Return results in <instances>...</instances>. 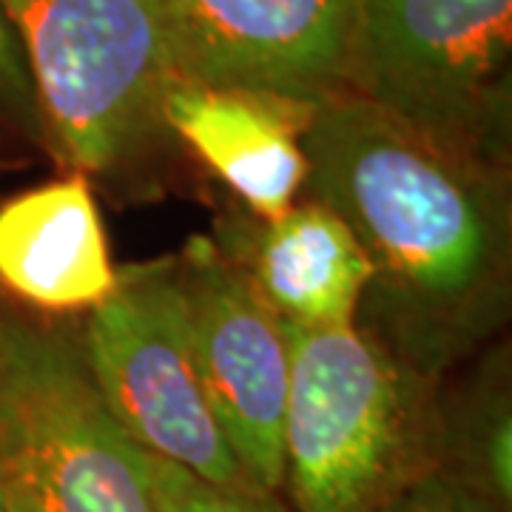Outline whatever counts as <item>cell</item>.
Returning a JSON list of instances; mask_svg holds the SVG:
<instances>
[{"mask_svg": "<svg viewBox=\"0 0 512 512\" xmlns=\"http://www.w3.org/2000/svg\"><path fill=\"white\" fill-rule=\"evenodd\" d=\"M305 188L336 211L370 262L356 325L424 382L501 339L512 311L507 171L424 140L342 92L302 134Z\"/></svg>", "mask_w": 512, "mask_h": 512, "instance_id": "cell-1", "label": "cell"}, {"mask_svg": "<svg viewBox=\"0 0 512 512\" xmlns=\"http://www.w3.org/2000/svg\"><path fill=\"white\" fill-rule=\"evenodd\" d=\"M0 9L60 171L123 205L160 200L185 154L165 126L177 74L157 0H0Z\"/></svg>", "mask_w": 512, "mask_h": 512, "instance_id": "cell-2", "label": "cell"}, {"mask_svg": "<svg viewBox=\"0 0 512 512\" xmlns=\"http://www.w3.org/2000/svg\"><path fill=\"white\" fill-rule=\"evenodd\" d=\"M282 490L293 512H379L436 470V390L359 325H288Z\"/></svg>", "mask_w": 512, "mask_h": 512, "instance_id": "cell-3", "label": "cell"}, {"mask_svg": "<svg viewBox=\"0 0 512 512\" xmlns=\"http://www.w3.org/2000/svg\"><path fill=\"white\" fill-rule=\"evenodd\" d=\"M3 512H165L154 458L120 427L69 316L18 313L0 367Z\"/></svg>", "mask_w": 512, "mask_h": 512, "instance_id": "cell-4", "label": "cell"}, {"mask_svg": "<svg viewBox=\"0 0 512 512\" xmlns=\"http://www.w3.org/2000/svg\"><path fill=\"white\" fill-rule=\"evenodd\" d=\"M348 92L512 174V0H356Z\"/></svg>", "mask_w": 512, "mask_h": 512, "instance_id": "cell-5", "label": "cell"}, {"mask_svg": "<svg viewBox=\"0 0 512 512\" xmlns=\"http://www.w3.org/2000/svg\"><path fill=\"white\" fill-rule=\"evenodd\" d=\"M77 330L103 402L148 456L222 490H262L202 387L174 254L123 268L109 299Z\"/></svg>", "mask_w": 512, "mask_h": 512, "instance_id": "cell-6", "label": "cell"}, {"mask_svg": "<svg viewBox=\"0 0 512 512\" xmlns=\"http://www.w3.org/2000/svg\"><path fill=\"white\" fill-rule=\"evenodd\" d=\"M174 262L194 365L211 407L256 487L279 495L288 328L214 237H191Z\"/></svg>", "mask_w": 512, "mask_h": 512, "instance_id": "cell-7", "label": "cell"}, {"mask_svg": "<svg viewBox=\"0 0 512 512\" xmlns=\"http://www.w3.org/2000/svg\"><path fill=\"white\" fill-rule=\"evenodd\" d=\"M177 83L322 103L348 92L356 0H157Z\"/></svg>", "mask_w": 512, "mask_h": 512, "instance_id": "cell-8", "label": "cell"}, {"mask_svg": "<svg viewBox=\"0 0 512 512\" xmlns=\"http://www.w3.org/2000/svg\"><path fill=\"white\" fill-rule=\"evenodd\" d=\"M313 109L279 94L174 83L163 114L185 157L208 168L248 214L276 220L302 197V134Z\"/></svg>", "mask_w": 512, "mask_h": 512, "instance_id": "cell-9", "label": "cell"}, {"mask_svg": "<svg viewBox=\"0 0 512 512\" xmlns=\"http://www.w3.org/2000/svg\"><path fill=\"white\" fill-rule=\"evenodd\" d=\"M214 239L288 325H356L370 262L345 220L325 202L299 197L276 220L231 205Z\"/></svg>", "mask_w": 512, "mask_h": 512, "instance_id": "cell-10", "label": "cell"}, {"mask_svg": "<svg viewBox=\"0 0 512 512\" xmlns=\"http://www.w3.org/2000/svg\"><path fill=\"white\" fill-rule=\"evenodd\" d=\"M97 191L77 174L0 202V291L46 316L94 311L117 288Z\"/></svg>", "mask_w": 512, "mask_h": 512, "instance_id": "cell-11", "label": "cell"}, {"mask_svg": "<svg viewBox=\"0 0 512 512\" xmlns=\"http://www.w3.org/2000/svg\"><path fill=\"white\" fill-rule=\"evenodd\" d=\"M436 470L493 512H512V356L493 342L436 390Z\"/></svg>", "mask_w": 512, "mask_h": 512, "instance_id": "cell-12", "label": "cell"}, {"mask_svg": "<svg viewBox=\"0 0 512 512\" xmlns=\"http://www.w3.org/2000/svg\"><path fill=\"white\" fill-rule=\"evenodd\" d=\"M165 512H293L282 495L265 490H222L180 467L154 458Z\"/></svg>", "mask_w": 512, "mask_h": 512, "instance_id": "cell-13", "label": "cell"}, {"mask_svg": "<svg viewBox=\"0 0 512 512\" xmlns=\"http://www.w3.org/2000/svg\"><path fill=\"white\" fill-rule=\"evenodd\" d=\"M0 123L26 146L37 148L49 157L32 74L26 66L23 46L3 9H0Z\"/></svg>", "mask_w": 512, "mask_h": 512, "instance_id": "cell-14", "label": "cell"}, {"mask_svg": "<svg viewBox=\"0 0 512 512\" xmlns=\"http://www.w3.org/2000/svg\"><path fill=\"white\" fill-rule=\"evenodd\" d=\"M379 512H493L476 495L467 493L439 470L424 473Z\"/></svg>", "mask_w": 512, "mask_h": 512, "instance_id": "cell-15", "label": "cell"}, {"mask_svg": "<svg viewBox=\"0 0 512 512\" xmlns=\"http://www.w3.org/2000/svg\"><path fill=\"white\" fill-rule=\"evenodd\" d=\"M18 308L12 305V299L0 291V367L6 359V348H9V336H12V325L18 319Z\"/></svg>", "mask_w": 512, "mask_h": 512, "instance_id": "cell-16", "label": "cell"}, {"mask_svg": "<svg viewBox=\"0 0 512 512\" xmlns=\"http://www.w3.org/2000/svg\"><path fill=\"white\" fill-rule=\"evenodd\" d=\"M0 512H3V504H0Z\"/></svg>", "mask_w": 512, "mask_h": 512, "instance_id": "cell-17", "label": "cell"}]
</instances>
